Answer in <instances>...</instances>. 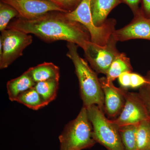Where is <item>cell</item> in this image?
<instances>
[{
	"label": "cell",
	"instance_id": "8",
	"mask_svg": "<svg viewBox=\"0 0 150 150\" xmlns=\"http://www.w3.org/2000/svg\"><path fill=\"white\" fill-rule=\"evenodd\" d=\"M149 120V115L139 94L127 91L126 102L121 114L111 121L118 126L138 124Z\"/></svg>",
	"mask_w": 150,
	"mask_h": 150
},
{
	"label": "cell",
	"instance_id": "14",
	"mask_svg": "<svg viewBox=\"0 0 150 150\" xmlns=\"http://www.w3.org/2000/svg\"><path fill=\"white\" fill-rule=\"evenodd\" d=\"M28 71L35 83L51 80H59V67L51 62H44L29 68Z\"/></svg>",
	"mask_w": 150,
	"mask_h": 150
},
{
	"label": "cell",
	"instance_id": "17",
	"mask_svg": "<svg viewBox=\"0 0 150 150\" xmlns=\"http://www.w3.org/2000/svg\"><path fill=\"white\" fill-rule=\"evenodd\" d=\"M16 101L33 110H39L47 105L34 87L19 95Z\"/></svg>",
	"mask_w": 150,
	"mask_h": 150
},
{
	"label": "cell",
	"instance_id": "18",
	"mask_svg": "<svg viewBox=\"0 0 150 150\" xmlns=\"http://www.w3.org/2000/svg\"><path fill=\"white\" fill-rule=\"evenodd\" d=\"M138 124L118 127L125 150H137V130Z\"/></svg>",
	"mask_w": 150,
	"mask_h": 150
},
{
	"label": "cell",
	"instance_id": "15",
	"mask_svg": "<svg viewBox=\"0 0 150 150\" xmlns=\"http://www.w3.org/2000/svg\"><path fill=\"white\" fill-rule=\"evenodd\" d=\"M132 71L129 58L124 53H120L110 65L105 78L108 81L113 82L123 73Z\"/></svg>",
	"mask_w": 150,
	"mask_h": 150
},
{
	"label": "cell",
	"instance_id": "19",
	"mask_svg": "<svg viewBox=\"0 0 150 150\" xmlns=\"http://www.w3.org/2000/svg\"><path fill=\"white\" fill-rule=\"evenodd\" d=\"M137 150H150V121H142L137 125Z\"/></svg>",
	"mask_w": 150,
	"mask_h": 150
},
{
	"label": "cell",
	"instance_id": "27",
	"mask_svg": "<svg viewBox=\"0 0 150 150\" xmlns=\"http://www.w3.org/2000/svg\"><path fill=\"white\" fill-rule=\"evenodd\" d=\"M147 77L148 78V79H150V77H149V76H147ZM148 85L150 87V83L149 84H148Z\"/></svg>",
	"mask_w": 150,
	"mask_h": 150
},
{
	"label": "cell",
	"instance_id": "24",
	"mask_svg": "<svg viewBox=\"0 0 150 150\" xmlns=\"http://www.w3.org/2000/svg\"><path fill=\"white\" fill-rule=\"evenodd\" d=\"M132 72H126L123 73L118 77V81L122 88H127L130 87V76Z\"/></svg>",
	"mask_w": 150,
	"mask_h": 150
},
{
	"label": "cell",
	"instance_id": "12",
	"mask_svg": "<svg viewBox=\"0 0 150 150\" xmlns=\"http://www.w3.org/2000/svg\"><path fill=\"white\" fill-rule=\"evenodd\" d=\"M121 3L122 0H90L92 16L94 24L97 26L102 25L110 11Z\"/></svg>",
	"mask_w": 150,
	"mask_h": 150
},
{
	"label": "cell",
	"instance_id": "21",
	"mask_svg": "<svg viewBox=\"0 0 150 150\" xmlns=\"http://www.w3.org/2000/svg\"><path fill=\"white\" fill-rule=\"evenodd\" d=\"M55 4L63 11L69 13L76 8L83 0H44Z\"/></svg>",
	"mask_w": 150,
	"mask_h": 150
},
{
	"label": "cell",
	"instance_id": "3",
	"mask_svg": "<svg viewBox=\"0 0 150 150\" xmlns=\"http://www.w3.org/2000/svg\"><path fill=\"white\" fill-rule=\"evenodd\" d=\"M59 139L60 150H82L96 144L86 108L83 106L76 118L66 125Z\"/></svg>",
	"mask_w": 150,
	"mask_h": 150
},
{
	"label": "cell",
	"instance_id": "2",
	"mask_svg": "<svg viewBox=\"0 0 150 150\" xmlns=\"http://www.w3.org/2000/svg\"><path fill=\"white\" fill-rule=\"evenodd\" d=\"M67 47V56L74 66L83 106L87 108L96 105L104 112V93L97 73L88 66L85 60L81 58L76 44L68 42Z\"/></svg>",
	"mask_w": 150,
	"mask_h": 150
},
{
	"label": "cell",
	"instance_id": "4",
	"mask_svg": "<svg viewBox=\"0 0 150 150\" xmlns=\"http://www.w3.org/2000/svg\"><path fill=\"white\" fill-rule=\"evenodd\" d=\"M93 127V136L96 143L107 150H125L118 126L105 117V112L96 105L86 108Z\"/></svg>",
	"mask_w": 150,
	"mask_h": 150
},
{
	"label": "cell",
	"instance_id": "9",
	"mask_svg": "<svg viewBox=\"0 0 150 150\" xmlns=\"http://www.w3.org/2000/svg\"><path fill=\"white\" fill-rule=\"evenodd\" d=\"M134 16L130 23L115 30L112 33V37L117 42L134 39L150 40V18L145 16L141 8Z\"/></svg>",
	"mask_w": 150,
	"mask_h": 150
},
{
	"label": "cell",
	"instance_id": "23",
	"mask_svg": "<svg viewBox=\"0 0 150 150\" xmlns=\"http://www.w3.org/2000/svg\"><path fill=\"white\" fill-rule=\"evenodd\" d=\"M139 93L144 101L150 118V88L146 85L140 88Z\"/></svg>",
	"mask_w": 150,
	"mask_h": 150
},
{
	"label": "cell",
	"instance_id": "11",
	"mask_svg": "<svg viewBox=\"0 0 150 150\" xmlns=\"http://www.w3.org/2000/svg\"><path fill=\"white\" fill-rule=\"evenodd\" d=\"M0 1L13 7L18 12V16L24 18H34L51 11L64 12L55 4L44 0Z\"/></svg>",
	"mask_w": 150,
	"mask_h": 150
},
{
	"label": "cell",
	"instance_id": "13",
	"mask_svg": "<svg viewBox=\"0 0 150 150\" xmlns=\"http://www.w3.org/2000/svg\"><path fill=\"white\" fill-rule=\"evenodd\" d=\"M35 83L27 70L18 77L8 82L6 87L9 99L11 101H16L19 95L34 87Z\"/></svg>",
	"mask_w": 150,
	"mask_h": 150
},
{
	"label": "cell",
	"instance_id": "6",
	"mask_svg": "<svg viewBox=\"0 0 150 150\" xmlns=\"http://www.w3.org/2000/svg\"><path fill=\"white\" fill-rule=\"evenodd\" d=\"M0 41L3 50L0 54V69L8 68L19 57L33 42L31 35L15 29H6L1 32Z\"/></svg>",
	"mask_w": 150,
	"mask_h": 150
},
{
	"label": "cell",
	"instance_id": "1",
	"mask_svg": "<svg viewBox=\"0 0 150 150\" xmlns=\"http://www.w3.org/2000/svg\"><path fill=\"white\" fill-rule=\"evenodd\" d=\"M7 28L31 33L48 43L65 40L82 48L91 41L89 33L83 25L69 19L66 12L60 11H51L31 19L18 16L10 23Z\"/></svg>",
	"mask_w": 150,
	"mask_h": 150
},
{
	"label": "cell",
	"instance_id": "16",
	"mask_svg": "<svg viewBox=\"0 0 150 150\" xmlns=\"http://www.w3.org/2000/svg\"><path fill=\"white\" fill-rule=\"evenodd\" d=\"M59 81L51 80L39 82L34 86V88L47 105L56 99L59 88Z\"/></svg>",
	"mask_w": 150,
	"mask_h": 150
},
{
	"label": "cell",
	"instance_id": "26",
	"mask_svg": "<svg viewBox=\"0 0 150 150\" xmlns=\"http://www.w3.org/2000/svg\"><path fill=\"white\" fill-rule=\"evenodd\" d=\"M143 6L141 8L145 16L150 18V0H142Z\"/></svg>",
	"mask_w": 150,
	"mask_h": 150
},
{
	"label": "cell",
	"instance_id": "25",
	"mask_svg": "<svg viewBox=\"0 0 150 150\" xmlns=\"http://www.w3.org/2000/svg\"><path fill=\"white\" fill-rule=\"evenodd\" d=\"M141 0H122V3L126 4L133 12L134 14L137 13L139 10V7Z\"/></svg>",
	"mask_w": 150,
	"mask_h": 150
},
{
	"label": "cell",
	"instance_id": "28",
	"mask_svg": "<svg viewBox=\"0 0 150 150\" xmlns=\"http://www.w3.org/2000/svg\"><path fill=\"white\" fill-rule=\"evenodd\" d=\"M147 76H148L150 77V71H149V73H148Z\"/></svg>",
	"mask_w": 150,
	"mask_h": 150
},
{
	"label": "cell",
	"instance_id": "10",
	"mask_svg": "<svg viewBox=\"0 0 150 150\" xmlns=\"http://www.w3.org/2000/svg\"><path fill=\"white\" fill-rule=\"evenodd\" d=\"M99 81L104 95L105 113L108 118L115 119L123 110L127 91L116 87L113 82L108 81L104 77L100 78Z\"/></svg>",
	"mask_w": 150,
	"mask_h": 150
},
{
	"label": "cell",
	"instance_id": "22",
	"mask_svg": "<svg viewBox=\"0 0 150 150\" xmlns=\"http://www.w3.org/2000/svg\"><path fill=\"white\" fill-rule=\"evenodd\" d=\"M150 80L147 77H144L137 73L131 72L130 76V87L141 88L146 85L149 84Z\"/></svg>",
	"mask_w": 150,
	"mask_h": 150
},
{
	"label": "cell",
	"instance_id": "7",
	"mask_svg": "<svg viewBox=\"0 0 150 150\" xmlns=\"http://www.w3.org/2000/svg\"><path fill=\"white\" fill-rule=\"evenodd\" d=\"M117 42L111 35L104 46H100L91 41L85 44L82 49L86 59L96 73L106 74L112 62L120 54L116 48Z\"/></svg>",
	"mask_w": 150,
	"mask_h": 150
},
{
	"label": "cell",
	"instance_id": "5",
	"mask_svg": "<svg viewBox=\"0 0 150 150\" xmlns=\"http://www.w3.org/2000/svg\"><path fill=\"white\" fill-rule=\"evenodd\" d=\"M69 19L78 22L83 25L89 33L93 43L104 46L115 30L116 20L110 18L106 20L100 26H97L93 21L90 0H83L76 8L69 13H66Z\"/></svg>",
	"mask_w": 150,
	"mask_h": 150
},
{
	"label": "cell",
	"instance_id": "20",
	"mask_svg": "<svg viewBox=\"0 0 150 150\" xmlns=\"http://www.w3.org/2000/svg\"><path fill=\"white\" fill-rule=\"evenodd\" d=\"M19 16L17 11L8 4L0 2V31L7 28L11 21Z\"/></svg>",
	"mask_w": 150,
	"mask_h": 150
}]
</instances>
